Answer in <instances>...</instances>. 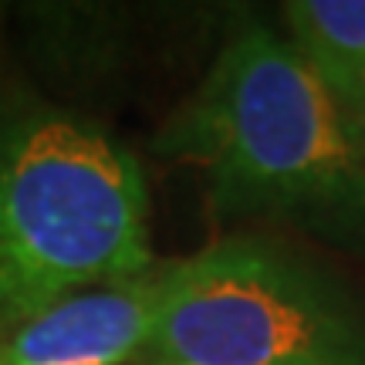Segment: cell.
Masks as SVG:
<instances>
[{
	"instance_id": "cell-6",
	"label": "cell",
	"mask_w": 365,
	"mask_h": 365,
	"mask_svg": "<svg viewBox=\"0 0 365 365\" xmlns=\"http://www.w3.org/2000/svg\"><path fill=\"white\" fill-rule=\"evenodd\" d=\"M341 122H345V132H349V139H352L355 153L365 159V91L355 98V102L341 105Z\"/></svg>"
},
{
	"instance_id": "cell-3",
	"label": "cell",
	"mask_w": 365,
	"mask_h": 365,
	"mask_svg": "<svg viewBox=\"0 0 365 365\" xmlns=\"http://www.w3.org/2000/svg\"><path fill=\"white\" fill-rule=\"evenodd\" d=\"M149 349L166 365H365V308L294 250L230 237L166 267Z\"/></svg>"
},
{
	"instance_id": "cell-4",
	"label": "cell",
	"mask_w": 365,
	"mask_h": 365,
	"mask_svg": "<svg viewBox=\"0 0 365 365\" xmlns=\"http://www.w3.org/2000/svg\"><path fill=\"white\" fill-rule=\"evenodd\" d=\"M166 267L78 291L17 328L14 365H118L149 345L163 304Z\"/></svg>"
},
{
	"instance_id": "cell-1",
	"label": "cell",
	"mask_w": 365,
	"mask_h": 365,
	"mask_svg": "<svg viewBox=\"0 0 365 365\" xmlns=\"http://www.w3.org/2000/svg\"><path fill=\"white\" fill-rule=\"evenodd\" d=\"M207 176L217 213H264L365 240V159L301 54L271 31H237L156 139Z\"/></svg>"
},
{
	"instance_id": "cell-7",
	"label": "cell",
	"mask_w": 365,
	"mask_h": 365,
	"mask_svg": "<svg viewBox=\"0 0 365 365\" xmlns=\"http://www.w3.org/2000/svg\"><path fill=\"white\" fill-rule=\"evenodd\" d=\"M0 365H14L11 355H7V345H0Z\"/></svg>"
},
{
	"instance_id": "cell-5",
	"label": "cell",
	"mask_w": 365,
	"mask_h": 365,
	"mask_svg": "<svg viewBox=\"0 0 365 365\" xmlns=\"http://www.w3.org/2000/svg\"><path fill=\"white\" fill-rule=\"evenodd\" d=\"M291 48L328 88L335 105L365 91V0H298L284 4Z\"/></svg>"
},
{
	"instance_id": "cell-2",
	"label": "cell",
	"mask_w": 365,
	"mask_h": 365,
	"mask_svg": "<svg viewBox=\"0 0 365 365\" xmlns=\"http://www.w3.org/2000/svg\"><path fill=\"white\" fill-rule=\"evenodd\" d=\"M139 163L58 112L0 125V322H31L98 281L149 271Z\"/></svg>"
}]
</instances>
